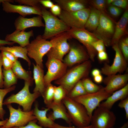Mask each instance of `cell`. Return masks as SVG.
<instances>
[{"label": "cell", "mask_w": 128, "mask_h": 128, "mask_svg": "<svg viewBox=\"0 0 128 128\" xmlns=\"http://www.w3.org/2000/svg\"><path fill=\"white\" fill-rule=\"evenodd\" d=\"M114 23L116 22L112 18L101 13L98 26L93 32L96 37L102 41L107 47L111 46L114 31Z\"/></svg>", "instance_id": "11"}, {"label": "cell", "mask_w": 128, "mask_h": 128, "mask_svg": "<svg viewBox=\"0 0 128 128\" xmlns=\"http://www.w3.org/2000/svg\"><path fill=\"white\" fill-rule=\"evenodd\" d=\"M87 93L83 85L82 80L79 81L69 92L67 96L72 98L82 96Z\"/></svg>", "instance_id": "32"}, {"label": "cell", "mask_w": 128, "mask_h": 128, "mask_svg": "<svg viewBox=\"0 0 128 128\" xmlns=\"http://www.w3.org/2000/svg\"><path fill=\"white\" fill-rule=\"evenodd\" d=\"M61 9L69 12L78 11L87 8L88 1L85 0H54Z\"/></svg>", "instance_id": "22"}, {"label": "cell", "mask_w": 128, "mask_h": 128, "mask_svg": "<svg viewBox=\"0 0 128 128\" xmlns=\"http://www.w3.org/2000/svg\"></svg>", "instance_id": "58"}, {"label": "cell", "mask_w": 128, "mask_h": 128, "mask_svg": "<svg viewBox=\"0 0 128 128\" xmlns=\"http://www.w3.org/2000/svg\"><path fill=\"white\" fill-rule=\"evenodd\" d=\"M128 4L127 0H115L111 4L121 9H126L127 7Z\"/></svg>", "instance_id": "42"}, {"label": "cell", "mask_w": 128, "mask_h": 128, "mask_svg": "<svg viewBox=\"0 0 128 128\" xmlns=\"http://www.w3.org/2000/svg\"><path fill=\"white\" fill-rule=\"evenodd\" d=\"M68 94L67 91L61 86L59 85L58 87L54 86L53 102L56 103L62 102L63 99Z\"/></svg>", "instance_id": "35"}, {"label": "cell", "mask_w": 128, "mask_h": 128, "mask_svg": "<svg viewBox=\"0 0 128 128\" xmlns=\"http://www.w3.org/2000/svg\"><path fill=\"white\" fill-rule=\"evenodd\" d=\"M128 84L122 88L114 92L99 106L110 110L114 103L128 96Z\"/></svg>", "instance_id": "23"}, {"label": "cell", "mask_w": 128, "mask_h": 128, "mask_svg": "<svg viewBox=\"0 0 128 128\" xmlns=\"http://www.w3.org/2000/svg\"><path fill=\"white\" fill-rule=\"evenodd\" d=\"M14 0H5L2 3L3 10L6 13H17L25 17L27 15L37 14L41 16V7H34L21 5H13Z\"/></svg>", "instance_id": "16"}, {"label": "cell", "mask_w": 128, "mask_h": 128, "mask_svg": "<svg viewBox=\"0 0 128 128\" xmlns=\"http://www.w3.org/2000/svg\"><path fill=\"white\" fill-rule=\"evenodd\" d=\"M16 86L14 85L8 88H0V119L4 120V117L6 113L3 107L4 99L7 93L14 90Z\"/></svg>", "instance_id": "34"}, {"label": "cell", "mask_w": 128, "mask_h": 128, "mask_svg": "<svg viewBox=\"0 0 128 128\" xmlns=\"http://www.w3.org/2000/svg\"><path fill=\"white\" fill-rule=\"evenodd\" d=\"M39 2L45 8H50L54 5L52 2L50 0H39Z\"/></svg>", "instance_id": "48"}, {"label": "cell", "mask_w": 128, "mask_h": 128, "mask_svg": "<svg viewBox=\"0 0 128 128\" xmlns=\"http://www.w3.org/2000/svg\"><path fill=\"white\" fill-rule=\"evenodd\" d=\"M39 0H15L14 1L20 5L23 4L27 6L34 7H41Z\"/></svg>", "instance_id": "37"}, {"label": "cell", "mask_w": 128, "mask_h": 128, "mask_svg": "<svg viewBox=\"0 0 128 128\" xmlns=\"http://www.w3.org/2000/svg\"><path fill=\"white\" fill-rule=\"evenodd\" d=\"M42 19L41 16L39 15L29 18L20 15L15 20L14 26L16 30L20 31H25L26 28L32 27H45Z\"/></svg>", "instance_id": "20"}, {"label": "cell", "mask_w": 128, "mask_h": 128, "mask_svg": "<svg viewBox=\"0 0 128 128\" xmlns=\"http://www.w3.org/2000/svg\"><path fill=\"white\" fill-rule=\"evenodd\" d=\"M90 8H86L78 11L67 12L62 9L58 16L59 19L71 28H85Z\"/></svg>", "instance_id": "8"}, {"label": "cell", "mask_w": 128, "mask_h": 128, "mask_svg": "<svg viewBox=\"0 0 128 128\" xmlns=\"http://www.w3.org/2000/svg\"><path fill=\"white\" fill-rule=\"evenodd\" d=\"M51 13L55 16H59L61 14L62 9L57 4H54L50 8Z\"/></svg>", "instance_id": "45"}, {"label": "cell", "mask_w": 128, "mask_h": 128, "mask_svg": "<svg viewBox=\"0 0 128 128\" xmlns=\"http://www.w3.org/2000/svg\"><path fill=\"white\" fill-rule=\"evenodd\" d=\"M118 106L121 108H123L125 112V116L126 119H128V97L121 100L119 103Z\"/></svg>", "instance_id": "39"}, {"label": "cell", "mask_w": 128, "mask_h": 128, "mask_svg": "<svg viewBox=\"0 0 128 128\" xmlns=\"http://www.w3.org/2000/svg\"><path fill=\"white\" fill-rule=\"evenodd\" d=\"M37 120L31 121L25 126L21 127H14L13 128H44L37 124Z\"/></svg>", "instance_id": "43"}, {"label": "cell", "mask_w": 128, "mask_h": 128, "mask_svg": "<svg viewBox=\"0 0 128 128\" xmlns=\"http://www.w3.org/2000/svg\"><path fill=\"white\" fill-rule=\"evenodd\" d=\"M116 117L110 110L98 106L94 111L91 119L93 128H112L115 124Z\"/></svg>", "instance_id": "9"}, {"label": "cell", "mask_w": 128, "mask_h": 128, "mask_svg": "<svg viewBox=\"0 0 128 128\" xmlns=\"http://www.w3.org/2000/svg\"><path fill=\"white\" fill-rule=\"evenodd\" d=\"M46 106L52 110V112L47 115V117L51 120L54 121L56 119L60 118L64 120L68 124H71V119L62 101L59 103L53 101Z\"/></svg>", "instance_id": "18"}, {"label": "cell", "mask_w": 128, "mask_h": 128, "mask_svg": "<svg viewBox=\"0 0 128 128\" xmlns=\"http://www.w3.org/2000/svg\"><path fill=\"white\" fill-rule=\"evenodd\" d=\"M119 47L125 59L127 61L128 60V45L124 42L123 39H120L118 44Z\"/></svg>", "instance_id": "36"}, {"label": "cell", "mask_w": 128, "mask_h": 128, "mask_svg": "<svg viewBox=\"0 0 128 128\" xmlns=\"http://www.w3.org/2000/svg\"><path fill=\"white\" fill-rule=\"evenodd\" d=\"M3 88H9L17 83V78L14 75L11 69L8 70L3 69Z\"/></svg>", "instance_id": "29"}, {"label": "cell", "mask_w": 128, "mask_h": 128, "mask_svg": "<svg viewBox=\"0 0 128 128\" xmlns=\"http://www.w3.org/2000/svg\"><path fill=\"white\" fill-rule=\"evenodd\" d=\"M71 38L67 32H64L57 42L46 54L47 59H55L63 62L64 56L69 52L70 48V45L67 41Z\"/></svg>", "instance_id": "15"}, {"label": "cell", "mask_w": 128, "mask_h": 128, "mask_svg": "<svg viewBox=\"0 0 128 128\" xmlns=\"http://www.w3.org/2000/svg\"><path fill=\"white\" fill-rule=\"evenodd\" d=\"M68 53L63 59V61L68 67L82 63L90 59L87 51L80 45H70V49Z\"/></svg>", "instance_id": "14"}, {"label": "cell", "mask_w": 128, "mask_h": 128, "mask_svg": "<svg viewBox=\"0 0 128 128\" xmlns=\"http://www.w3.org/2000/svg\"><path fill=\"white\" fill-rule=\"evenodd\" d=\"M59 38V36L57 35L48 41L43 38L41 35H38L26 47L27 56L33 59L36 64L43 69V57L56 44Z\"/></svg>", "instance_id": "2"}, {"label": "cell", "mask_w": 128, "mask_h": 128, "mask_svg": "<svg viewBox=\"0 0 128 128\" xmlns=\"http://www.w3.org/2000/svg\"><path fill=\"white\" fill-rule=\"evenodd\" d=\"M33 36V32L32 30L26 32L24 30L20 31L16 30L12 33L7 34L5 40L7 41L17 43L20 46L24 47L29 44L30 38Z\"/></svg>", "instance_id": "21"}, {"label": "cell", "mask_w": 128, "mask_h": 128, "mask_svg": "<svg viewBox=\"0 0 128 128\" xmlns=\"http://www.w3.org/2000/svg\"><path fill=\"white\" fill-rule=\"evenodd\" d=\"M91 73L94 77L101 74L100 70L97 69H93L91 71Z\"/></svg>", "instance_id": "52"}, {"label": "cell", "mask_w": 128, "mask_h": 128, "mask_svg": "<svg viewBox=\"0 0 128 128\" xmlns=\"http://www.w3.org/2000/svg\"><path fill=\"white\" fill-rule=\"evenodd\" d=\"M67 32L72 38L75 39L82 43L86 47L90 60L95 61L97 52L92 46V43L98 39L93 32L85 28H71Z\"/></svg>", "instance_id": "6"}, {"label": "cell", "mask_w": 128, "mask_h": 128, "mask_svg": "<svg viewBox=\"0 0 128 128\" xmlns=\"http://www.w3.org/2000/svg\"><path fill=\"white\" fill-rule=\"evenodd\" d=\"M115 0H106V3L108 4H111Z\"/></svg>", "instance_id": "55"}, {"label": "cell", "mask_w": 128, "mask_h": 128, "mask_svg": "<svg viewBox=\"0 0 128 128\" xmlns=\"http://www.w3.org/2000/svg\"><path fill=\"white\" fill-rule=\"evenodd\" d=\"M33 79L34 80L35 86L33 92H38L41 96L43 93L46 87L44 80V71L38 65L33 63Z\"/></svg>", "instance_id": "25"}, {"label": "cell", "mask_w": 128, "mask_h": 128, "mask_svg": "<svg viewBox=\"0 0 128 128\" xmlns=\"http://www.w3.org/2000/svg\"><path fill=\"white\" fill-rule=\"evenodd\" d=\"M94 48L97 52L103 51H105V45L102 41L98 40L92 44Z\"/></svg>", "instance_id": "38"}, {"label": "cell", "mask_w": 128, "mask_h": 128, "mask_svg": "<svg viewBox=\"0 0 128 128\" xmlns=\"http://www.w3.org/2000/svg\"><path fill=\"white\" fill-rule=\"evenodd\" d=\"M41 17L45 22L44 32L42 38L47 40L67 32L70 28L43 6L41 7Z\"/></svg>", "instance_id": "4"}, {"label": "cell", "mask_w": 128, "mask_h": 128, "mask_svg": "<svg viewBox=\"0 0 128 128\" xmlns=\"http://www.w3.org/2000/svg\"><path fill=\"white\" fill-rule=\"evenodd\" d=\"M3 66V58L2 54L0 52V88H3V76L2 66Z\"/></svg>", "instance_id": "44"}, {"label": "cell", "mask_w": 128, "mask_h": 128, "mask_svg": "<svg viewBox=\"0 0 128 128\" xmlns=\"http://www.w3.org/2000/svg\"><path fill=\"white\" fill-rule=\"evenodd\" d=\"M45 64L48 69L44 77L46 87L52 81L62 77L66 72L68 66L63 62L53 58L47 59Z\"/></svg>", "instance_id": "12"}, {"label": "cell", "mask_w": 128, "mask_h": 128, "mask_svg": "<svg viewBox=\"0 0 128 128\" xmlns=\"http://www.w3.org/2000/svg\"><path fill=\"white\" fill-rule=\"evenodd\" d=\"M62 102L67 110L72 122L77 127H85L90 125L91 118L82 105L67 96Z\"/></svg>", "instance_id": "3"}, {"label": "cell", "mask_w": 128, "mask_h": 128, "mask_svg": "<svg viewBox=\"0 0 128 128\" xmlns=\"http://www.w3.org/2000/svg\"><path fill=\"white\" fill-rule=\"evenodd\" d=\"M89 3L93 7L108 17L111 18L107 14L106 9V0H92L88 1Z\"/></svg>", "instance_id": "33"}, {"label": "cell", "mask_w": 128, "mask_h": 128, "mask_svg": "<svg viewBox=\"0 0 128 128\" xmlns=\"http://www.w3.org/2000/svg\"><path fill=\"white\" fill-rule=\"evenodd\" d=\"M34 107L33 110V114L38 121V123L40 126L44 128H53L55 123L47 116V112L50 109L46 108L42 110L38 109V104L37 101L35 102Z\"/></svg>", "instance_id": "24"}, {"label": "cell", "mask_w": 128, "mask_h": 128, "mask_svg": "<svg viewBox=\"0 0 128 128\" xmlns=\"http://www.w3.org/2000/svg\"><path fill=\"white\" fill-rule=\"evenodd\" d=\"M11 69L17 79L33 82L34 79L32 77L31 72L25 70L18 60L13 63Z\"/></svg>", "instance_id": "27"}, {"label": "cell", "mask_w": 128, "mask_h": 128, "mask_svg": "<svg viewBox=\"0 0 128 128\" xmlns=\"http://www.w3.org/2000/svg\"><path fill=\"white\" fill-rule=\"evenodd\" d=\"M0 50L10 52L16 57L23 59L27 61L30 67L31 63L27 55V50L26 47H24L20 46L5 47L0 46Z\"/></svg>", "instance_id": "26"}, {"label": "cell", "mask_w": 128, "mask_h": 128, "mask_svg": "<svg viewBox=\"0 0 128 128\" xmlns=\"http://www.w3.org/2000/svg\"></svg>", "instance_id": "57"}, {"label": "cell", "mask_w": 128, "mask_h": 128, "mask_svg": "<svg viewBox=\"0 0 128 128\" xmlns=\"http://www.w3.org/2000/svg\"><path fill=\"white\" fill-rule=\"evenodd\" d=\"M15 43L13 42L7 41L5 40L0 39V46H4L6 45L12 46Z\"/></svg>", "instance_id": "51"}, {"label": "cell", "mask_w": 128, "mask_h": 128, "mask_svg": "<svg viewBox=\"0 0 128 128\" xmlns=\"http://www.w3.org/2000/svg\"><path fill=\"white\" fill-rule=\"evenodd\" d=\"M9 111V118L6 123L0 128H11L21 127L25 126L30 121L37 120L33 115V110L25 111L22 110L20 106L17 109L14 108L11 104L6 105Z\"/></svg>", "instance_id": "7"}, {"label": "cell", "mask_w": 128, "mask_h": 128, "mask_svg": "<svg viewBox=\"0 0 128 128\" xmlns=\"http://www.w3.org/2000/svg\"><path fill=\"white\" fill-rule=\"evenodd\" d=\"M108 9L110 14L115 17L119 16L122 11L121 9L113 5L110 6Z\"/></svg>", "instance_id": "40"}, {"label": "cell", "mask_w": 128, "mask_h": 128, "mask_svg": "<svg viewBox=\"0 0 128 128\" xmlns=\"http://www.w3.org/2000/svg\"><path fill=\"white\" fill-rule=\"evenodd\" d=\"M128 81V73L113 74L107 76L103 81L105 85L104 90L111 94L115 91L125 86Z\"/></svg>", "instance_id": "17"}, {"label": "cell", "mask_w": 128, "mask_h": 128, "mask_svg": "<svg viewBox=\"0 0 128 128\" xmlns=\"http://www.w3.org/2000/svg\"><path fill=\"white\" fill-rule=\"evenodd\" d=\"M127 45H128V37H127L124 39H123Z\"/></svg>", "instance_id": "56"}, {"label": "cell", "mask_w": 128, "mask_h": 128, "mask_svg": "<svg viewBox=\"0 0 128 128\" xmlns=\"http://www.w3.org/2000/svg\"><path fill=\"white\" fill-rule=\"evenodd\" d=\"M1 52L2 54L5 55L13 63L18 60V58L10 52L4 51H1Z\"/></svg>", "instance_id": "46"}, {"label": "cell", "mask_w": 128, "mask_h": 128, "mask_svg": "<svg viewBox=\"0 0 128 128\" xmlns=\"http://www.w3.org/2000/svg\"><path fill=\"white\" fill-rule=\"evenodd\" d=\"M8 119H5L0 121V127L4 125L7 122Z\"/></svg>", "instance_id": "53"}, {"label": "cell", "mask_w": 128, "mask_h": 128, "mask_svg": "<svg viewBox=\"0 0 128 128\" xmlns=\"http://www.w3.org/2000/svg\"><path fill=\"white\" fill-rule=\"evenodd\" d=\"M115 52L113 62L111 65L105 63L101 68V73L106 76L115 74L118 73H122L127 69V61L123 57L118 44L112 46Z\"/></svg>", "instance_id": "13"}, {"label": "cell", "mask_w": 128, "mask_h": 128, "mask_svg": "<svg viewBox=\"0 0 128 128\" xmlns=\"http://www.w3.org/2000/svg\"><path fill=\"white\" fill-rule=\"evenodd\" d=\"M128 128V123L127 122L124 123L121 126L117 128L113 127L112 128Z\"/></svg>", "instance_id": "54"}, {"label": "cell", "mask_w": 128, "mask_h": 128, "mask_svg": "<svg viewBox=\"0 0 128 128\" xmlns=\"http://www.w3.org/2000/svg\"><path fill=\"white\" fill-rule=\"evenodd\" d=\"M103 78L102 75L101 74L94 77V80L96 83H100L103 81Z\"/></svg>", "instance_id": "50"}, {"label": "cell", "mask_w": 128, "mask_h": 128, "mask_svg": "<svg viewBox=\"0 0 128 128\" xmlns=\"http://www.w3.org/2000/svg\"><path fill=\"white\" fill-rule=\"evenodd\" d=\"M101 14V13L95 9L93 7L90 9V14L85 28L89 31H95L99 25Z\"/></svg>", "instance_id": "28"}, {"label": "cell", "mask_w": 128, "mask_h": 128, "mask_svg": "<svg viewBox=\"0 0 128 128\" xmlns=\"http://www.w3.org/2000/svg\"><path fill=\"white\" fill-rule=\"evenodd\" d=\"M128 22V9L127 7L120 19L115 23L114 33L111 40V46L118 44L122 37L128 35L127 29Z\"/></svg>", "instance_id": "19"}, {"label": "cell", "mask_w": 128, "mask_h": 128, "mask_svg": "<svg viewBox=\"0 0 128 128\" xmlns=\"http://www.w3.org/2000/svg\"><path fill=\"white\" fill-rule=\"evenodd\" d=\"M54 86L51 83L47 85L41 95L46 106L52 103L53 101Z\"/></svg>", "instance_id": "31"}, {"label": "cell", "mask_w": 128, "mask_h": 128, "mask_svg": "<svg viewBox=\"0 0 128 128\" xmlns=\"http://www.w3.org/2000/svg\"><path fill=\"white\" fill-rule=\"evenodd\" d=\"M82 81L87 93L96 92L104 87L102 86L98 85L94 83L91 79L88 77L83 78Z\"/></svg>", "instance_id": "30"}, {"label": "cell", "mask_w": 128, "mask_h": 128, "mask_svg": "<svg viewBox=\"0 0 128 128\" xmlns=\"http://www.w3.org/2000/svg\"><path fill=\"white\" fill-rule=\"evenodd\" d=\"M111 95L104 90V87L96 92L87 93L72 99L85 107L91 119L94 111L101 102L106 99Z\"/></svg>", "instance_id": "10"}, {"label": "cell", "mask_w": 128, "mask_h": 128, "mask_svg": "<svg viewBox=\"0 0 128 128\" xmlns=\"http://www.w3.org/2000/svg\"><path fill=\"white\" fill-rule=\"evenodd\" d=\"M53 128H93V127L91 124L87 127H66L61 125L55 123L53 126Z\"/></svg>", "instance_id": "49"}, {"label": "cell", "mask_w": 128, "mask_h": 128, "mask_svg": "<svg viewBox=\"0 0 128 128\" xmlns=\"http://www.w3.org/2000/svg\"><path fill=\"white\" fill-rule=\"evenodd\" d=\"M97 54L98 59L100 61H106L108 59V56L105 51L98 52Z\"/></svg>", "instance_id": "47"}, {"label": "cell", "mask_w": 128, "mask_h": 128, "mask_svg": "<svg viewBox=\"0 0 128 128\" xmlns=\"http://www.w3.org/2000/svg\"><path fill=\"white\" fill-rule=\"evenodd\" d=\"M91 62L89 60L67 70L62 77L55 81L54 83L62 86L68 94L79 81L88 77L92 66Z\"/></svg>", "instance_id": "1"}, {"label": "cell", "mask_w": 128, "mask_h": 128, "mask_svg": "<svg viewBox=\"0 0 128 128\" xmlns=\"http://www.w3.org/2000/svg\"><path fill=\"white\" fill-rule=\"evenodd\" d=\"M33 82L25 81L23 88L16 94H12L5 99L3 102V105H7L12 103H16L21 106L23 110L25 111L31 110L33 103L39 97L41 96L38 92L31 93L29 90L30 86Z\"/></svg>", "instance_id": "5"}, {"label": "cell", "mask_w": 128, "mask_h": 128, "mask_svg": "<svg viewBox=\"0 0 128 128\" xmlns=\"http://www.w3.org/2000/svg\"><path fill=\"white\" fill-rule=\"evenodd\" d=\"M2 55L3 69L8 70L11 69L14 63L10 60L3 54H2Z\"/></svg>", "instance_id": "41"}]
</instances>
